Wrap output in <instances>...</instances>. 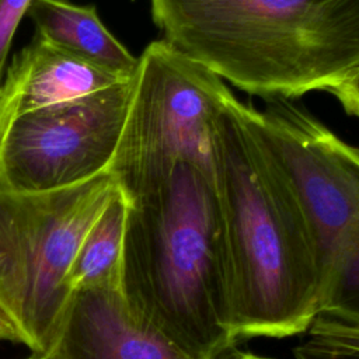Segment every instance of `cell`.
Instances as JSON below:
<instances>
[{
	"label": "cell",
	"instance_id": "5b68a950",
	"mask_svg": "<svg viewBox=\"0 0 359 359\" xmlns=\"http://www.w3.org/2000/svg\"><path fill=\"white\" fill-rule=\"evenodd\" d=\"M132 98L119 144L109 167L128 198L191 160L216 174V125L226 100V83L165 39L154 41L137 57Z\"/></svg>",
	"mask_w": 359,
	"mask_h": 359
},
{
	"label": "cell",
	"instance_id": "8fae6325",
	"mask_svg": "<svg viewBox=\"0 0 359 359\" xmlns=\"http://www.w3.org/2000/svg\"><path fill=\"white\" fill-rule=\"evenodd\" d=\"M316 317L359 328V212L344 229L327 264Z\"/></svg>",
	"mask_w": 359,
	"mask_h": 359
},
{
	"label": "cell",
	"instance_id": "2e32d148",
	"mask_svg": "<svg viewBox=\"0 0 359 359\" xmlns=\"http://www.w3.org/2000/svg\"><path fill=\"white\" fill-rule=\"evenodd\" d=\"M0 341L27 346V338L13 318L0 307Z\"/></svg>",
	"mask_w": 359,
	"mask_h": 359
},
{
	"label": "cell",
	"instance_id": "30bf717a",
	"mask_svg": "<svg viewBox=\"0 0 359 359\" xmlns=\"http://www.w3.org/2000/svg\"><path fill=\"white\" fill-rule=\"evenodd\" d=\"M129 199L121 187L84 236L66 283L72 293L94 287H123L122 261Z\"/></svg>",
	"mask_w": 359,
	"mask_h": 359
},
{
	"label": "cell",
	"instance_id": "7a4b0ae2",
	"mask_svg": "<svg viewBox=\"0 0 359 359\" xmlns=\"http://www.w3.org/2000/svg\"><path fill=\"white\" fill-rule=\"evenodd\" d=\"M128 199L122 286L132 309L194 359L236 345L217 175L181 158Z\"/></svg>",
	"mask_w": 359,
	"mask_h": 359
},
{
	"label": "cell",
	"instance_id": "ba28073f",
	"mask_svg": "<svg viewBox=\"0 0 359 359\" xmlns=\"http://www.w3.org/2000/svg\"><path fill=\"white\" fill-rule=\"evenodd\" d=\"M121 79L35 35L4 72L0 84V133L17 116L80 98Z\"/></svg>",
	"mask_w": 359,
	"mask_h": 359
},
{
	"label": "cell",
	"instance_id": "3957f363",
	"mask_svg": "<svg viewBox=\"0 0 359 359\" xmlns=\"http://www.w3.org/2000/svg\"><path fill=\"white\" fill-rule=\"evenodd\" d=\"M163 39L265 98L331 91L359 69V0H150Z\"/></svg>",
	"mask_w": 359,
	"mask_h": 359
},
{
	"label": "cell",
	"instance_id": "e0dca14e",
	"mask_svg": "<svg viewBox=\"0 0 359 359\" xmlns=\"http://www.w3.org/2000/svg\"><path fill=\"white\" fill-rule=\"evenodd\" d=\"M210 359H271V358L261 356V355H257V353H252L248 351H241V349H237L236 345H231L227 349L212 356Z\"/></svg>",
	"mask_w": 359,
	"mask_h": 359
},
{
	"label": "cell",
	"instance_id": "6da1fadb",
	"mask_svg": "<svg viewBox=\"0 0 359 359\" xmlns=\"http://www.w3.org/2000/svg\"><path fill=\"white\" fill-rule=\"evenodd\" d=\"M216 174L223 219L234 342L307 331L318 313L323 273L293 184L231 94L216 125Z\"/></svg>",
	"mask_w": 359,
	"mask_h": 359
},
{
	"label": "cell",
	"instance_id": "7c38bea8",
	"mask_svg": "<svg viewBox=\"0 0 359 359\" xmlns=\"http://www.w3.org/2000/svg\"><path fill=\"white\" fill-rule=\"evenodd\" d=\"M32 0H0V84L4 76L10 46L20 21Z\"/></svg>",
	"mask_w": 359,
	"mask_h": 359
},
{
	"label": "cell",
	"instance_id": "ac0fdd59",
	"mask_svg": "<svg viewBox=\"0 0 359 359\" xmlns=\"http://www.w3.org/2000/svg\"><path fill=\"white\" fill-rule=\"evenodd\" d=\"M27 359H56L53 355L48 353V355H38V353H31V356H28Z\"/></svg>",
	"mask_w": 359,
	"mask_h": 359
},
{
	"label": "cell",
	"instance_id": "5bb4252c",
	"mask_svg": "<svg viewBox=\"0 0 359 359\" xmlns=\"http://www.w3.org/2000/svg\"><path fill=\"white\" fill-rule=\"evenodd\" d=\"M307 331L310 337H314L335 345L359 349V328L346 327L321 317H316Z\"/></svg>",
	"mask_w": 359,
	"mask_h": 359
},
{
	"label": "cell",
	"instance_id": "9a60e30c",
	"mask_svg": "<svg viewBox=\"0 0 359 359\" xmlns=\"http://www.w3.org/2000/svg\"><path fill=\"white\" fill-rule=\"evenodd\" d=\"M330 93L334 94L346 114L359 116V69L346 81Z\"/></svg>",
	"mask_w": 359,
	"mask_h": 359
},
{
	"label": "cell",
	"instance_id": "277c9868",
	"mask_svg": "<svg viewBox=\"0 0 359 359\" xmlns=\"http://www.w3.org/2000/svg\"><path fill=\"white\" fill-rule=\"evenodd\" d=\"M118 188L109 171L56 191L0 185V307L32 353L52 352L73 296V258Z\"/></svg>",
	"mask_w": 359,
	"mask_h": 359
},
{
	"label": "cell",
	"instance_id": "9c48e42d",
	"mask_svg": "<svg viewBox=\"0 0 359 359\" xmlns=\"http://www.w3.org/2000/svg\"><path fill=\"white\" fill-rule=\"evenodd\" d=\"M38 36L107 72L132 79L139 59L104 25L94 6L69 0H32L28 8Z\"/></svg>",
	"mask_w": 359,
	"mask_h": 359
},
{
	"label": "cell",
	"instance_id": "52a82bcc",
	"mask_svg": "<svg viewBox=\"0 0 359 359\" xmlns=\"http://www.w3.org/2000/svg\"><path fill=\"white\" fill-rule=\"evenodd\" d=\"M50 355L56 359H194L132 309L123 287L74 292Z\"/></svg>",
	"mask_w": 359,
	"mask_h": 359
},
{
	"label": "cell",
	"instance_id": "4fadbf2b",
	"mask_svg": "<svg viewBox=\"0 0 359 359\" xmlns=\"http://www.w3.org/2000/svg\"><path fill=\"white\" fill-rule=\"evenodd\" d=\"M293 356L294 359H359V349L310 337L294 346Z\"/></svg>",
	"mask_w": 359,
	"mask_h": 359
},
{
	"label": "cell",
	"instance_id": "8992f818",
	"mask_svg": "<svg viewBox=\"0 0 359 359\" xmlns=\"http://www.w3.org/2000/svg\"><path fill=\"white\" fill-rule=\"evenodd\" d=\"M133 80L13 119L0 133V185L22 192L56 191L109 171Z\"/></svg>",
	"mask_w": 359,
	"mask_h": 359
}]
</instances>
